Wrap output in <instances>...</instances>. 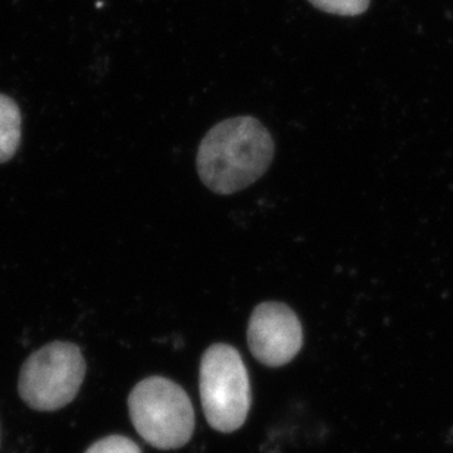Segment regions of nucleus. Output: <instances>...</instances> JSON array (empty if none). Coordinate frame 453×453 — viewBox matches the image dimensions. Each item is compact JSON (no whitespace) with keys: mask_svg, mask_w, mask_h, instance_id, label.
Masks as SVG:
<instances>
[{"mask_svg":"<svg viewBox=\"0 0 453 453\" xmlns=\"http://www.w3.org/2000/svg\"><path fill=\"white\" fill-rule=\"evenodd\" d=\"M270 131L253 117H235L212 127L197 150V173L219 195L239 192L261 179L274 159Z\"/></svg>","mask_w":453,"mask_h":453,"instance_id":"f257e3e1","label":"nucleus"},{"mask_svg":"<svg viewBox=\"0 0 453 453\" xmlns=\"http://www.w3.org/2000/svg\"><path fill=\"white\" fill-rule=\"evenodd\" d=\"M131 423L149 445L180 449L195 432V410L183 388L165 377H148L128 396Z\"/></svg>","mask_w":453,"mask_h":453,"instance_id":"f03ea898","label":"nucleus"},{"mask_svg":"<svg viewBox=\"0 0 453 453\" xmlns=\"http://www.w3.org/2000/svg\"><path fill=\"white\" fill-rule=\"evenodd\" d=\"M202 410L211 427L221 433L239 430L250 410V380L243 357L230 344L206 349L199 372Z\"/></svg>","mask_w":453,"mask_h":453,"instance_id":"7ed1b4c3","label":"nucleus"},{"mask_svg":"<svg viewBox=\"0 0 453 453\" xmlns=\"http://www.w3.org/2000/svg\"><path fill=\"white\" fill-rule=\"evenodd\" d=\"M86 377L81 349L70 342H53L24 362L18 392L35 411H58L74 401Z\"/></svg>","mask_w":453,"mask_h":453,"instance_id":"20e7f679","label":"nucleus"},{"mask_svg":"<svg viewBox=\"0 0 453 453\" xmlns=\"http://www.w3.org/2000/svg\"><path fill=\"white\" fill-rule=\"evenodd\" d=\"M248 343L262 365L279 368L293 361L303 344L302 324L290 306L264 302L253 310L248 327Z\"/></svg>","mask_w":453,"mask_h":453,"instance_id":"39448f33","label":"nucleus"},{"mask_svg":"<svg viewBox=\"0 0 453 453\" xmlns=\"http://www.w3.org/2000/svg\"><path fill=\"white\" fill-rule=\"evenodd\" d=\"M21 142V112L17 104L0 95V164L12 159Z\"/></svg>","mask_w":453,"mask_h":453,"instance_id":"423d86ee","label":"nucleus"},{"mask_svg":"<svg viewBox=\"0 0 453 453\" xmlns=\"http://www.w3.org/2000/svg\"><path fill=\"white\" fill-rule=\"evenodd\" d=\"M314 8L323 12L342 15V17H357L370 8L371 0H308Z\"/></svg>","mask_w":453,"mask_h":453,"instance_id":"0eeeda50","label":"nucleus"},{"mask_svg":"<svg viewBox=\"0 0 453 453\" xmlns=\"http://www.w3.org/2000/svg\"><path fill=\"white\" fill-rule=\"evenodd\" d=\"M86 453H142L139 446L126 436L104 437L93 443Z\"/></svg>","mask_w":453,"mask_h":453,"instance_id":"6e6552de","label":"nucleus"}]
</instances>
